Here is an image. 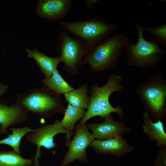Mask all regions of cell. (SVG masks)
<instances>
[{"mask_svg": "<svg viewBox=\"0 0 166 166\" xmlns=\"http://www.w3.org/2000/svg\"><path fill=\"white\" fill-rule=\"evenodd\" d=\"M142 116V128L144 134L150 140L156 141V145L159 148L166 146V134L163 122L160 120L156 122H152L149 113L147 112H144Z\"/></svg>", "mask_w": 166, "mask_h": 166, "instance_id": "5bb4252c", "label": "cell"}, {"mask_svg": "<svg viewBox=\"0 0 166 166\" xmlns=\"http://www.w3.org/2000/svg\"><path fill=\"white\" fill-rule=\"evenodd\" d=\"M86 112L84 109L75 107L68 103L64 113V116L60 121L66 129L73 132L76 123L84 117Z\"/></svg>", "mask_w": 166, "mask_h": 166, "instance_id": "d6986e66", "label": "cell"}, {"mask_svg": "<svg viewBox=\"0 0 166 166\" xmlns=\"http://www.w3.org/2000/svg\"><path fill=\"white\" fill-rule=\"evenodd\" d=\"M73 132L69 131L63 127L60 121L56 120L53 124L42 125L34 129V131L26 136V141L37 146V152L35 156L32 159L35 166H40L39 158L41 157V148L42 146L49 149L56 148L57 144L54 142V137L59 133L66 134L67 140H70L71 136L74 134Z\"/></svg>", "mask_w": 166, "mask_h": 166, "instance_id": "ba28073f", "label": "cell"}, {"mask_svg": "<svg viewBox=\"0 0 166 166\" xmlns=\"http://www.w3.org/2000/svg\"><path fill=\"white\" fill-rule=\"evenodd\" d=\"M136 93L140 102L153 119L161 120L166 114V80L159 72L137 87Z\"/></svg>", "mask_w": 166, "mask_h": 166, "instance_id": "277c9868", "label": "cell"}, {"mask_svg": "<svg viewBox=\"0 0 166 166\" xmlns=\"http://www.w3.org/2000/svg\"><path fill=\"white\" fill-rule=\"evenodd\" d=\"M42 83L44 86L59 95L74 89L64 79L57 69L49 77L44 78Z\"/></svg>", "mask_w": 166, "mask_h": 166, "instance_id": "e0dca14e", "label": "cell"}, {"mask_svg": "<svg viewBox=\"0 0 166 166\" xmlns=\"http://www.w3.org/2000/svg\"><path fill=\"white\" fill-rule=\"evenodd\" d=\"M57 49L64 63L63 69L73 76L77 75L79 68L83 64V57L89 50L88 48L81 40L64 31L59 35Z\"/></svg>", "mask_w": 166, "mask_h": 166, "instance_id": "52a82bcc", "label": "cell"}, {"mask_svg": "<svg viewBox=\"0 0 166 166\" xmlns=\"http://www.w3.org/2000/svg\"><path fill=\"white\" fill-rule=\"evenodd\" d=\"M27 111L19 103L10 105L0 102V133L8 134L9 126L26 121Z\"/></svg>", "mask_w": 166, "mask_h": 166, "instance_id": "4fadbf2b", "label": "cell"}, {"mask_svg": "<svg viewBox=\"0 0 166 166\" xmlns=\"http://www.w3.org/2000/svg\"><path fill=\"white\" fill-rule=\"evenodd\" d=\"M128 42L123 34H116L89 49L84 55L82 62L89 65L94 73L113 68Z\"/></svg>", "mask_w": 166, "mask_h": 166, "instance_id": "7a4b0ae2", "label": "cell"}, {"mask_svg": "<svg viewBox=\"0 0 166 166\" xmlns=\"http://www.w3.org/2000/svg\"><path fill=\"white\" fill-rule=\"evenodd\" d=\"M28 56L35 61L45 78L49 77L56 69L58 64L61 62L60 56L55 57H49L35 48L26 49Z\"/></svg>", "mask_w": 166, "mask_h": 166, "instance_id": "9a60e30c", "label": "cell"}, {"mask_svg": "<svg viewBox=\"0 0 166 166\" xmlns=\"http://www.w3.org/2000/svg\"><path fill=\"white\" fill-rule=\"evenodd\" d=\"M16 100L28 112L47 118L65 110L59 95L44 86L18 94Z\"/></svg>", "mask_w": 166, "mask_h": 166, "instance_id": "8992f818", "label": "cell"}, {"mask_svg": "<svg viewBox=\"0 0 166 166\" xmlns=\"http://www.w3.org/2000/svg\"><path fill=\"white\" fill-rule=\"evenodd\" d=\"M134 25L138 38L136 44L131 41L125 46L128 65L141 69L156 67L163 58L165 49L160 47L152 39L146 40L143 36V26L138 22Z\"/></svg>", "mask_w": 166, "mask_h": 166, "instance_id": "5b68a950", "label": "cell"}, {"mask_svg": "<svg viewBox=\"0 0 166 166\" xmlns=\"http://www.w3.org/2000/svg\"><path fill=\"white\" fill-rule=\"evenodd\" d=\"M89 92L87 85H82L78 88L64 94L65 102L75 107L87 109L89 103Z\"/></svg>", "mask_w": 166, "mask_h": 166, "instance_id": "2e32d148", "label": "cell"}, {"mask_svg": "<svg viewBox=\"0 0 166 166\" xmlns=\"http://www.w3.org/2000/svg\"><path fill=\"white\" fill-rule=\"evenodd\" d=\"M9 130L12 131V134H8V136L0 140V144L9 145L16 153H21L20 146L22 138L27 134L32 132L34 129H32L27 126L21 128H10Z\"/></svg>", "mask_w": 166, "mask_h": 166, "instance_id": "ac0fdd59", "label": "cell"}, {"mask_svg": "<svg viewBox=\"0 0 166 166\" xmlns=\"http://www.w3.org/2000/svg\"><path fill=\"white\" fill-rule=\"evenodd\" d=\"M123 77L117 73L109 76L106 83L102 87L97 84L91 85L89 93V103L87 110L79 123L85 124L89 119L99 116L104 119L112 113H117L120 118L124 116V112L120 105L113 107L110 103L109 98L111 94L115 92H121L124 87L121 84Z\"/></svg>", "mask_w": 166, "mask_h": 166, "instance_id": "6da1fadb", "label": "cell"}, {"mask_svg": "<svg viewBox=\"0 0 166 166\" xmlns=\"http://www.w3.org/2000/svg\"><path fill=\"white\" fill-rule=\"evenodd\" d=\"M143 29L150 34L153 40L158 45H161L166 48V23L156 27H143Z\"/></svg>", "mask_w": 166, "mask_h": 166, "instance_id": "44dd1931", "label": "cell"}, {"mask_svg": "<svg viewBox=\"0 0 166 166\" xmlns=\"http://www.w3.org/2000/svg\"><path fill=\"white\" fill-rule=\"evenodd\" d=\"M9 86L7 85H3L0 82V96L4 95L6 92Z\"/></svg>", "mask_w": 166, "mask_h": 166, "instance_id": "603a6c76", "label": "cell"}, {"mask_svg": "<svg viewBox=\"0 0 166 166\" xmlns=\"http://www.w3.org/2000/svg\"><path fill=\"white\" fill-rule=\"evenodd\" d=\"M75 135L73 140H67L65 145L68 151L61 164V166H66L77 160L82 163L87 161L86 149L94 140L89 133L86 125L79 123L74 127Z\"/></svg>", "mask_w": 166, "mask_h": 166, "instance_id": "9c48e42d", "label": "cell"}, {"mask_svg": "<svg viewBox=\"0 0 166 166\" xmlns=\"http://www.w3.org/2000/svg\"><path fill=\"white\" fill-rule=\"evenodd\" d=\"M89 146L98 154H109L118 157L130 153L133 149L127 140L121 135L105 140H94Z\"/></svg>", "mask_w": 166, "mask_h": 166, "instance_id": "7c38bea8", "label": "cell"}, {"mask_svg": "<svg viewBox=\"0 0 166 166\" xmlns=\"http://www.w3.org/2000/svg\"><path fill=\"white\" fill-rule=\"evenodd\" d=\"M98 0H85V2L86 4V8L87 9H89L93 5L98 2Z\"/></svg>", "mask_w": 166, "mask_h": 166, "instance_id": "cb8c5ba5", "label": "cell"}, {"mask_svg": "<svg viewBox=\"0 0 166 166\" xmlns=\"http://www.w3.org/2000/svg\"><path fill=\"white\" fill-rule=\"evenodd\" d=\"M72 4L71 0H39L35 12L38 16L44 18L59 20L67 15Z\"/></svg>", "mask_w": 166, "mask_h": 166, "instance_id": "8fae6325", "label": "cell"}, {"mask_svg": "<svg viewBox=\"0 0 166 166\" xmlns=\"http://www.w3.org/2000/svg\"><path fill=\"white\" fill-rule=\"evenodd\" d=\"M104 119L105 121L102 123H92L86 125L88 129L93 131L92 135L94 138L99 140L110 139L131 131L124 122L114 121L111 114Z\"/></svg>", "mask_w": 166, "mask_h": 166, "instance_id": "30bf717a", "label": "cell"}, {"mask_svg": "<svg viewBox=\"0 0 166 166\" xmlns=\"http://www.w3.org/2000/svg\"><path fill=\"white\" fill-rule=\"evenodd\" d=\"M154 166H166V146L162 147L154 162Z\"/></svg>", "mask_w": 166, "mask_h": 166, "instance_id": "7402d4cb", "label": "cell"}, {"mask_svg": "<svg viewBox=\"0 0 166 166\" xmlns=\"http://www.w3.org/2000/svg\"><path fill=\"white\" fill-rule=\"evenodd\" d=\"M64 31L81 40L89 49L110 37L119 28L118 25L100 18L60 22Z\"/></svg>", "mask_w": 166, "mask_h": 166, "instance_id": "3957f363", "label": "cell"}, {"mask_svg": "<svg viewBox=\"0 0 166 166\" xmlns=\"http://www.w3.org/2000/svg\"><path fill=\"white\" fill-rule=\"evenodd\" d=\"M32 159L21 156L13 151H0V166H33Z\"/></svg>", "mask_w": 166, "mask_h": 166, "instance_id": "ffe728a7", "label": "cell"}]
</instances>
